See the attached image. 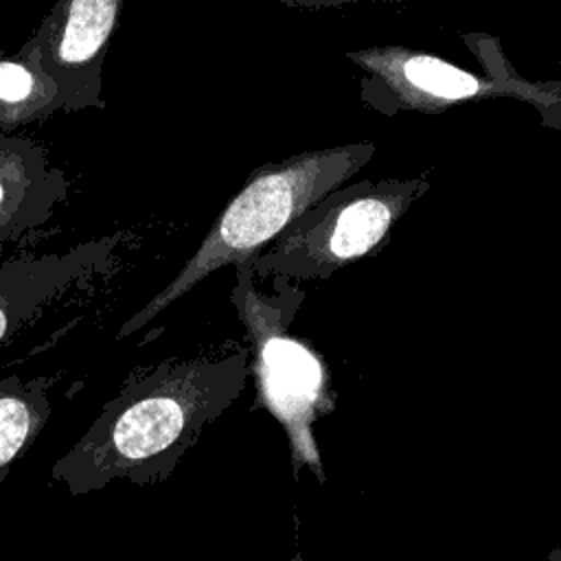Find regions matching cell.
<instances>
[{
	"instance_id": "cell-1",
	"label": "cell",
	"mask_w": 561,
	"mask_h": 561,
	"mask_svg": "<svg viewBox=\"0 0 561 561\" xmlns=\"http://www.w3.org/2000/svg\"><path fill=\"white\" fill-rule=\"evenodd\" d=\"M248 379V348L219 359L158 364L105 403L88 432L53 465V480L72 495L99 491L118 478L140 486L167 480Z\"/></svg>"
},
{
	"instance_id": "cell-2",
	"label": "cell",
	"mask_w": 561,
	"mask_h": 561,
	"mask_svg": "<svg viewBox=\"0 0 561 561\" xmlns=\"http://www.w3.org/2000/svg\"><path fill=\"white\" fill-rule=\"evenodd\" d=\"M373 153V142H348L254 169L175 278L121 327L118 337L136 333L210 272L228 263H245L263 252L307 208L368 164Z\"/></svg>"
},
{
	"instance_id": "cell-3",
	"label": "cell",
	"mask_w": 561,
	"mask_h": 561,
	"mask_svg": "<svg viewBox=\"0 0 561 561\" xmlns=\"http://www.w3.org/2000/svg\"><path fill=\"white\" fill-rule=\"evenodd\" d=\"M302 298V289L285 278L274 280V294H263L254 285L250 261L234 265L230 302L245 327L250 377L256 386L254 408H265L285 430L294 476L309 467L324 482L313 425L335 410V388L322 355L289 333Z\"/></svg>"
},
{
	"instance_id": "cell-4",
	"label": "cell",
	"mask_w": 561,
	"mask_h": 561,
	"mask_svg": "<svg viewBox=\"0 0 561 561\" xmlns=\"http://www.w3.org/2000/svg\"><path fill=\"white\" fill-rule=\"evenodd\" d=\"M430 182L359 180L307 208L278 239L250 259L254 278L327 280L390 243V232Z\"/></svg>"
},
{
	"instance_id": "cell-5",
	"label": "cell",
	"mask_w": 561,
	"mask_h": 561,
	"mask_svg": "<svg viewBox=\"0 0 561 561\" xmlns=\"http://www.w3.org/2000/svg\"><path fill=\"white\" fill-rule=\"evenodd\" d=\"M465 42L476 48L489 70L486 77L405 46L348 50L346 57L368 77L362 83L364 103L388 116L397 112L440 114L454 105L482 99H515L533 105L548 121L546 125L559 127V81L541 83L519 77L504 59L497 39L467 35Z\"/></svg>"
},
{
	"instance_id": "cell-6",
	"label": "cell",
	"mask_w": 561,
	"mask_h": 561,
	"mask_svg": "<svg viewBox=\"0 0 561 561\" xmlns=\"http://www.w3.org/2000/svg\"><path fill=\"white\" fill-rule=\"evenodd\" d=\"M118 13V0L59 2L20 48L55 85L61 110L103 107L101 75Z\"/></svg>"
},
{
	"instance_id": "cell-7",
	"label": "cell",
	"mask_w": 561,
	"mask_h": 561,
	"mask_svg": "<svg viewBox=\"0 0 561 561\" xmlns=\"http://www.w3.org/2000/svg\"><path fill=\"white\" fill-rule=\"evenodd\" d=\"M112 239L37 259L0 261V346L28 324L53 298L107 259Z\"/></svg>"
},
{
	"instance_id": "cell-8",
	"label": "cell",
	"mask_w": 561,
	"mask_h": 561,
	"mask_svg": "<svg viewBox=\"0 0 561 561\" xmlns=\"http://www.w3.org/2000/svg\"><path fill=\"white\" fill-rule=\"evenodd\" d=\"M66 193V175L42 145L0 136V243L46 224Z\"/></svg>"
},
{
	"instance_id": "cell-9",
	"label": "cell",
	"mask_w": 561,
	"mask_h": 561,
	"mask_svg": "<svg viewBox=\"0 0 561 561\" xmlns=\"http://www.w3.org/2000/svg\"><path fill=\"white\" fill-rule=\"evenodd\" d=\"M50 416L48 379H0V482L35 443Z\"/></svg>"
},
{
	"instance_id": "cell-10",
	"label": "cell",
	"mask_w": 561,
	"mask_h": 561,
	"mask_svg": "<svg viewBox=\"0 0 561 561\" xmlns=\"http://www.w3.org/2000/svg\"><path fill=\"white\" fill-rule=\"evenodd\" d=\"M57 110V90L33 61L0 57V131L48 118Z\"/></svg>"
},
{
	"instance_id": "cell-11",
	"label": "cell",
	"mask_w": 561,
	"mask_h": 561,
	"mask_svg": "<svg viewBox=\"0 0 561 561\" xmlns=\"http://www.w3.org/2000/svg\"><path fill=\"white\" fill-rule=\"evenodd\" d=\"M294 561H302V557H300V552H296V554H294Z\"/></svg>"
}]
</instances>
